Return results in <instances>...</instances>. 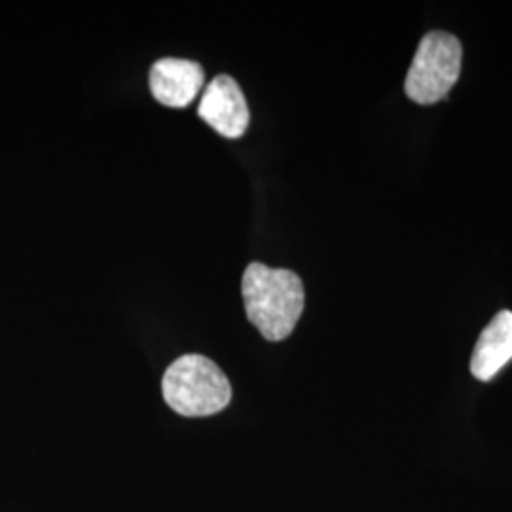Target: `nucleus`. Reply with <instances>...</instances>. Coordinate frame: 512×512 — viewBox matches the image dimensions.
<instances>
[{"label":"nucleus","mask_w":512,"mask_h":512,"mask_svg":"<svg viewBox=\"0 0 512 512\" xmlns=\"http://www.w3.org/2000/svg\"><path fill=\"white\" fill-rule=\"evenodd\" d=\"M247 319L258 332L281 342L291 336L304 311V285L291 270L251 262L241 279Z\"/></svg>","instance_id":"f257e3e1"},{"label":"nucleus","mask_w":512,"mask_h":512,"mask_svg":"<svg viewBox=\"0 0 512 512\" xmlns=\"http://www.w3.org/2000/svg\"><path fill=\"white\" fill-rule=\"evenodd\" d=\"M463 48L454 35L431 31L421 38L420 46L404 80V92L418 105L442 101L458 82Z\"/></svg>","instance_id":"7ed1b4c3"},{"label":"nucleus","mask_w":512,"mask_h":512,"mask_svg":"<svg viewBox=\"0 0 512 512\" xmlns=\"http://www.w3.org/2000/svg\"><path fill=\"white\" fill-rule=\"evenodd\" d=\"M198 114L211 128L228 139L241 137L251 120L245 95L238 82L228 74H220L211 80L203 93Z\"/></svg>","instance_id":"20e7f679"},{"label":"nucleus","mask_w":512,"mask_h":512,"mask_svg":"<svg viewBox=\"0 0 512 512\" xmlns=\"http://www.w3.org/2000/svg\"><path fill=\"white\" fill-rule=\"evenodd\" d=\"M509 361H512V311L503 310L478 336L471 374L480 382H490Z\"/></svg>","instance_id":"423d86ee"},{"label":"nucleus","mask_w":512,"mask_h":512,"mask_svg":"<svg viewBox=\"0 0 512 512\" xmlns=\"http://www.w3.org/2000/svg\"><path fill=\"white\" fill-rule=\"evenodd\" d=\"M150 92L165 107L183 109L202 92L205 74L202 65L188 59H160L150 71Z\"/></svg>","instance_id":"39448f33"},{"label":"nucleus","mask_w":512,"mask_h":512,"mask_svg":"<svg viewBox=\"0 0 512 512\" xmlns=\"http://www.w3.org/2000/svg\"><path fill=\"white\" fill-rule=\"evenodd\" d=\"M165 403L186 418L213 416L232 401L226 374L203 355H183L165 370L162 382Z\"/></svg>","instance_id":"f03ea898"}]
</instances>
